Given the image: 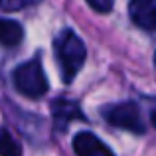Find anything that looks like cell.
<instances>
[{"label": "cell", "instance_id": "cell-11", "mask_svg": "<svg viewBox=\"0 0 156 156\" xmlns=\"http://www.w3.org/2000/svg\"><path fill=\"white\" fill-rule=\"evenodd\" d=\"M150 122H152V125H154V129H156V109L152 111V113H150Z\"/></svg>", "mask_w": 156, "mask_h": 156}, {"label": "cell", "instance_id": "cell-8", "mask_svg": "<svg viewBox=\"0 0 156 156\" xmlns=\"http://www.w3.org/2000/svg\"><path fill=\"white\" fill-rule=\"evenodd\" d=\"M0 156H22V146L2 126H0Z\"/></svg>", "mask_w": 156, "mask_h": 156}, {"label": "cell", "instance_id": "cell-4", "mask_svg": "<svg viewBox=\"0 0 156 156\" xmlns=\"http://www.w3.org/2000/svg\"><path fill=\"white\" fill-rule=\"evenodd\" d=\"M73 150L77 156H115L111 148L93 133H79L73 138Z\"/></svg>", "mask_w": 156, "mask_h": 156}, {"label": "cell", "instance_id": "cell-12", "mask_svg": "<svg viewBox=\"0 0 156 156\" xmlns=\"http://www.w3.org/2000/svg\"><path fill=\"white\" fill-rule=\"evenodd\" d=\"M0 2H2V0H0Z\"/></svg>", "mask_w": 156, "mask_h": 156}, {"label": "cell", "instance_id": "cell-10", "mask_svg": "<svg viewBox=\"0 0 156 156\" xmlns=\"http://www.w3.org/2000/svg\"><path fill=\"white\" fill-rule=\"evenodd\" d=\"M34 2H40V0H8V8L16 10V8H24V6H30Z\"/></svg>", "mask_w": 156, "mask_h": 156}, {"label": "cell", "instance_id": "cell-9", "mask_svg": "<svg viewBox=\"0 0 156 156\" xmlns=\"http://www.w3.org/2000/svg\"><path fill=\"white\" fill-rule=\"evenodd\" d=\"M87 2H89V6H91L93 10L101 12V14H107V12L113 10L115 0H87Z\"/></svg>", "mask_w": 156, "mask_h": 156}, {"label": "cell", "instance_id": "cell-5", "mask_svg": "<svg viewBox=\"0 0 156 156\" xmlns=\"http://www.w3.org/2000/svg\"><path fill=\"white\" fill-rule=\"evenodd\" d=\"M129 14L136 26L156 30V0H130Z\"/></svg>", "mask_w": 156, "mask_h": 156}, {"label": "cell", "instance_id": "cell-2", "mask_svg": "<svg viewBox=\"0 0 156 156\" xmlns=\"http://www.w3.org/2000/svg\"><path fill=\"white\" fill-rule=\"evenodd\" d=\"M14 85L22 95L30 97V99H40L42 95L48 93V87H50L46 73H44V67L38 59H30L16 67Z\"/></svg>", "mask_w": 156, "mask_h": 156}, {"label": "cell", "instance_id": "cell-7", "mask_svg": "<svg viewBox=\"0 0 156 156\" xmlns=\"http://www.w3.org/2000/svg\"><path fill=\"white\" fill-rule=\"evenodd\" d=\"M24 38V30L18 22L8 18H0V44L4 46H18Z\"/></svg>", "mask_w": 156, "mask_h": 156}, {"label": "cell", "instance_id": "cell-6", "mask_svg": "<svg viewBox=\"0 0 156 156\" xmlns=\"http://www.w3.org/2000/svg\"><path fill=\"white\" fill-rule=\"evenodd\" d=\"M53 109V119H55V125L59 126H67V122L71 121V119H83V113L79 111V107L77 103H73V101H67V99H57L53 101L51 105Z\"/></svg>", "mask_w": 156, "mask_h": 156}, {"label": "cell", "instance_id": "cell-3", "mask_svg": "<svg viewBox=\"0 0 156 156\" xmlns=\"http://www.w3.org/2000/svg\"><path fill=\"white\" fill-rule=\"evenodd\" d=\"M103 117L109 125L117 126V129L129 130V133L142 134L144 133V122L140 117V109L136 103H117L103 109Z\"/></svg>", "mask_w": 156, "mask_h": 156}, {"label": "cell", "instance_id": "cell-1", "mask_svg": "<svg viewBox=\"0 0 156 156\" xmlns=\"http://www.w3.org/2000/svg\"><path fill=\"white\" fill-rule=\"evenodd\" d=\"M53 50H55V59L59 63L61 77L65 83H71L73 77L79 73L85 61V44L81 38L71 30H61L57 34L55 42H53Z\"/></svg>", "mask_w": 156, "mask_h": 156}]
</instances>
